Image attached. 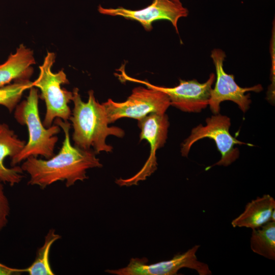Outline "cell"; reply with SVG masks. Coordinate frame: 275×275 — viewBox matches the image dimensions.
Instances as JSON below:
<instances>
[{
  "label": "cell",
  "mask_w": 275,
  "mask_h": 275,
  "mask_svg": "<svg viewBox=\"0 0 275 275\" xmlns=\"http://www.w3.org/2000/svg\"><path fill=\"white\" fill-rule=\"evenodd\" d=\"M54 124L63 130L64 140L56 155L45 159L30 156L21 168L30 177L28 184L42 189L59 181H65L66 186L73 185L78 181L88 178L87 170L101 168L102 164L93 150H85L72 146L70 139L71 124L60 118L55 119Z\"/></svg>",
  "instance_id": "obj_1"
},
{
  "label": "cell",
  "mask_w": 275,
  "mask_h": 275,
  "mask_svg": "<svg viewBox=\"0 0 275 275\" xmlns=\"http://www.w3.org/2000/svg\"><path fill=\"white\" fill-rule=\"evenodd\" d=\"M72 101L74 103L69 120L73 128L72 140L75 146L85 150L91 149L97 154L110 152L113 147L106 143L108 135L123 138L124 130L116 126L109 127L106 110L96 100L94 92H88L87 102H84L77 88L73 89Z\"/></svg>",
  "instance_id": "obj_2"
},
{
  "label": "cell",
  "mask_w": 275,
  "mask_h": 275,
  "mask_svg": "<svg viewBox=\"0 0 275 275\" xmlns=\"http://www.w3.org/2000/svg\"><path fill=\"white\" fill-rule=\"evenodd\" d=\"M26 99L19 103L14 109V117L17 123L26 126L29 140L21 151L11 158V165L15 166L30 156L39 155L46 159L52 157L61 127L54 124L46 128L42 122L39 111L38 89L32 87Z\"/></svg>",
  "instance_id": "obj_3"
},
{
  "label": "cell",
  "mask_w": 275,
  "mask_h": 275,
  "mask_svg": "<svg viewBox=\"0 0 275 275\" xmlns=\"http://www.w3.org/2000/svg\"><path fill=\"white\" fill-rule=\"evenodd\" d=\"M55 60V53L48 51L39 66L38 77L32 81L33 87L40 90V98L45 103L46 113L43 124L46 128L50 127L56 118L67 121L71 115L68 104L72 99L73 93L61 87L62 85L69 84L64 70L56 73L52 71Z\"/></svg>",
  "instance_id": "obj_4"
},
{
  "label": "cell",
  "mask_w": 275,
  "mask_h": 275,
  "mask_svg": "<svg viewBox=\"0 0 275 275\" xmlns=\"http://www.w3.org/2000/svg\"><path fill=\"white\" fill-rule=\"evenodd\" d=\"M231 126L230 119L219 113L214 114L206 119V125L199 124L194 128L189 136L181 145V152L183 156H187L193 145L198 141L204 139H212L219 152L221 157L219 161L206 170L214 166L228 167L234 162L239 156V151L236 145L252 144L241 142L231 135L229 132Z\"/></svg>",
  "instance_id": "obj_5"
},
{
  "label": "cell",
  "mask_w": 275,
  "mask_h": 275,
  "mask_svg": "<svg viewBox=\"0 0 275 275\" xmlns=\"http://www.w3.org/2000/svg\"><path fill=\"white\" fill-rule=\"evenodd\" d=\"M102 104L106 110L109 124L122 118L139 121L151 114H164L171 105L166 93L142 87L134 88L124 102H116L108 99Z\"/></svg>",
  "instance_id": "obj_6"
},
{
  "label": "cell",
  "mask_w": 275,
  "mask_h": 275,
  "mask_svg": "<svg viewBox=\"0 0 275 275\" xmlns=\"http://www.w3.org/2000/svg\"><path fill=\"white\" fill-rule=\"evenodd\" d=\"M120 71L121 74H117V75L121 80L140 83L147 87L162 91L168 96L171 105L188 113H200L206 108L215 79V74L212 73L205 82L200 83L196 79H180L178 85L169 88L155 86L147 81L132 78L127 75L121 68Z\"/></svg>",
  "instance_id": "obj_7"
},
{
  "label": "cell",
  "mask_w": 275,
  "mask_h": 275,
  "mask_svg": "<svg viewBox=\"0 0 275 275\" xmlns=\"http://www.w3.org/2000/svg\"><path fill=\"white\" fill-rule=\"evenodd\" d=\"M200 247V245H195L183 253L177 254L169 260L150 264L145 257L132 258L126 267L105 271L116 275H176L180 269L188 268L196 270L200 275H211L208 265L197 258L196 253Z\"/></svg>",
  "instance_id": "obj_8"
},
{
  "label": "cell",
  "mask_w": 275,
  "mask_h": 275,
  "mask_svg": "<svg viewBox=\"0 0 275 275\" xmlns=\"http://www.w3.org/2000/svg\"><path fill=\"white\" fill-rule=\"evenodd\" d=\"M225 53L221 49L215 48L211 51V58L215 66L216 79L212 89L208 105L213 114H219L220 104L225 101H231L237 104L243 113L250 108L251 103L249 91L258 93L263 90L260 84L249 88L239 87L234 80V75L227 74L224 69Z\"/></svg>",
  "instance_id": "obj_9"
},
{
  "label": "cell",
  "mask_w": 275,
  "mask_h": 275,
  "mask_svg": "<svg viewBox=\"0 0 275 275\" xmlns=\"http://www.w3.org/2000/svg\"><path fill=\"white\" fill-rule=\"evenodd\" d=\"M170 123L166 114H151L138 121L141 129L140 141L146 140L150 144V153L145 163L135 175L127 178L116 180V183L121 186H129L137 185L151 176L157 168L156 152L162 147L166 142Z\"/></svg>",
  "instance_id": "obj_10"
},
{
  "label": "cell",
  "mask_w": 275,
  "mask_h": 275,
  "mask_svg": "<svg viewBox=\"0 0 275 275\" xmlns=\"http://www.w3.org/2000/svg\"><path fill=\"white\" fill-rule=\"evenodd\" d=\"M102 14L113 16H122L126 19L138 21L147 31L152 30V23L157 20L170 21L178 33L177 23L182 17L188 14V11L180 0H153L151 4L140 10H132L122 7L116 8L98 7Z\"/></svg>",
  "instance_id": "obj_11"
},
{
  "label": "cell",
  "mask_w": 275,
  "mask_h": 275,
  "mask_svg": "<svg viewBox=\"0 0 275 275\" xmlns=\"http://www.w3.org/2000/svg\"><path fill=\"white\" fill-rule=\"evenodd\" d=\"M26 144L20 140L15 132L6 123H0V179L4 183L13 186L19 183L23 178V171L21 167H7L4 160L7 157H15Z\"/></svg>",
  "instance_id": "obj_12"
},
{
  "label": "cell",
  "mask_w": 275,
  "mask_h": 275,
  "mask_svg": "<svg viewBox=\"0 0 275 275\" xmlns=\"http://www.w3.org/2000/svg\"><path fill=\"white\" fill-rule=\"evenodd\" d=\"M33 51L23 44L0 64V87L21 79H29L35 64Z\"/></svg>",
  "instance_id": "obj_13"
},
{
  "label": "cell",
  "mask_w": 275,
  "mask_h": 275,
  "mask_svg": "<svg viewBox=\"0 0 275 275\" xmlns=\"http://www.w3.org/2000/svg\"><path fill=\"white\" fill-rule=\"evenodd\" d=\"M275 210V200L269 195H264L252 200L245 205L244 211L232 220L233 227H245L254 229L270 222Z\"/></svg>",
  "instance_id": "obj_14"
},
{
  "label": "cell",
  "mask_w": 275,
  "mask_h": 275,
  "mask_svg": "<svg viewBox=\"0 0 275 275\" xmlns=\"http://www.w3.org/2000/svg\"><path fill=\"white\" fill-rule=\"evenodd\" d=\"M252 251L265 258L275 260V222H268L252 229L250 238Z\"/></svg>",
  "instance_id": "obj_15"
},
{
  "label": "cell",
  "mask_w": 275,
  "mask_h": 275,
  "mask_svg": "<svg viewBox=\"0 0 275 275\" xmlns=\"http://www.w3.org/2000/svg\"><path fill=\"white\" fill-rule=\"evenodd\" d=\"M61 238L54 229H49L43 245L38 249L34 261L28 267L20 268L21 273L26 272L29 275L54 274L49 263V252L53 244Z\"/></svg>",
  "instance_id": "obj_16"
},
{
  "label": "cell",
  "mask_w": 275,
  "mask_h": 275,
  "mask_svg": "<svg viewBox=\"0 0 275 275\" xmlns=\"http://www.w3.org/2000/svg\"><path fill=\"white\" fill-rule=\"evenodd\" d=\"M32 81L21 79L0 87V105L10 113L14 111L19 103L23 92L32 87Z\"/></svg>",
  "instance_id": "obj_17"
},
{
  "label": "cell",
  "mask_w": 275,
  "mask_h": 275,
  "mask_svg": "<svg viewBox=\"0 0 275 275\" xmlns=\"http://www.w3.org/2000/svg\"><path fill=\"white\" fill-rule=\"evenodd\" d=\"M3 183L0 179V231L7 226L10 213V203L4 191Z\"/></svg>",
  "instance_id": "obj_18"
},
{
  "label": "cell",
  "mask_w": 275,
  "mask_h": 275,
  "mask_svg": "<svg viewBox=\"0 0 275 275\" xmlns=\"http://www.w3.org/2000/svg\"><path fill=\"white\" fill-rule=\"evenodd\" d=\"M21 273L20 268H12L0 262V275H18Z\"/></svg>",
  "instance_id": "obj_19"
},
{
  "label": "cell",
  "mask_w": 275,
  "mask_h": 275,
  "mask_svg": "<svg viewBox=\"0 0 275 275\" xmlns=\"http://www.w3.org/2000/svg\"><path fill=\"white\" fill-rule=\"evenodd\" d=\"M270 221L275 222V210H274L271 213Z\"/></svg>",
  "instance_id": "obj_20"
}]
</instances>
